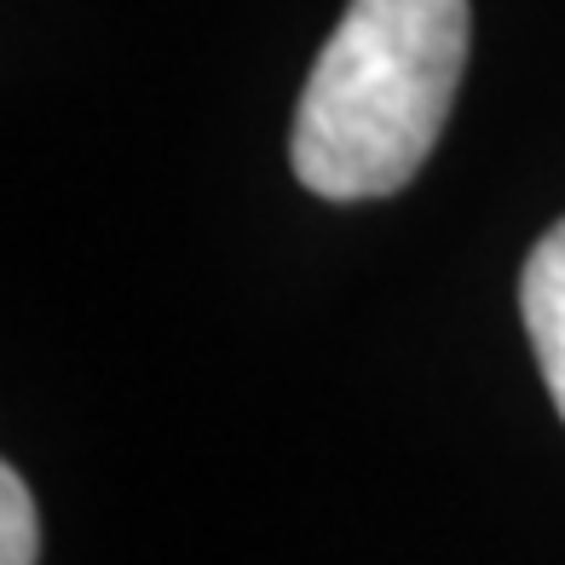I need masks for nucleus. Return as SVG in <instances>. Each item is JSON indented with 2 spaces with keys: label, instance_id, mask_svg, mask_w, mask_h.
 <instances>
[{
  "label": "nucleus",
  "instance_id": "2",
  "mask_svg": "<svg viewBox=\"0 0 565 565\" xmlns=\"http://www.w3.org/2000/svg\"><path fill=\"white\" fill-rule=\"evenodd\" d=\"M520 312L531 352L543 364V387L565 422V220L543 231V243L531 248L525 277H520Z\"/></svg>",
  "mask_w": 565,
  "mask_h": 565
},
{
  "label": "nucleus",
  "instance_id": "3",
  "mask_svg": "<svg viewBox=\"0 0 565 565\" xmlns=\"http://www.w3.org/2000/svg\"><path fill=\"white\" fill-rule=\"evenodd\" d=\"M35 554H41L35 497L18 468H0V565H35Z\"/></svg>",
  "mask_w": 565,
  "mask_h": 565
},
{
  "label": "nucleus",
  "instance_id": "1",
  "mask_svg": "<svg viewBox=\"0 0 565 565\" xmlns=\"http://www.w3.org/2000/svg\"><path fill=\"white\" fill-rule=\"evenodd\" d=\"M468 64V0H352L306 75L289 162L323 202L393 196L422 173Z\"/></svg>",
  "mask_w": 565,
  "mask_h": 565
}]
</instances>
